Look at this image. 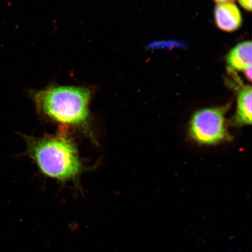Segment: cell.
<instances>
[{"instance_id":"obj_2","label":"cell","mask_w":252,"mask_h":252,"mask_svg":"<svg viewBox=\"0 0 252 252\" xmlns=\"http://www.w3.org/2000/svg\"><path fill=\"white\" fill-rule=\"evenodd\" d=\"M27 144L25 155L46 177L62 183H76L86 167L67 129L54 134L33 137L21 134Z\"/></svg>"},{"instance_id":"obj_3","label":"cell","mask_w":252,"mask_h":252,"mask_svg":"<svg viewBox=\"0 0 252 252\" xmlns=\"http://www.w3.org/2000/svg\"><path fill=\"white\" fill-rule=\"evenodd\" d=\"M229 105L199 110L192 116L189 133L198 144L214 145L232 139L229 133L226 112Z\"/></svg>"},{"instance_id":"obj_8","label":"cell","mask_w":252,"mask_h":252,"mask_svg":"<svg viewBox=\"0 0 252 252\" xmlns=\"http://www.w3.org/2000/svg\"><path fill=\"white\" fill-rule=\"evenodd\" d=\"M244 71L246 77H247L248 80L251 81L252 80V67L246 69Z\"/></svg>"},{"instance_id":"obj_1","label":"cell","mask_w":252,"mask_h":252,"mask_svg":"<svg viewBox=\"0 0 252 252\" xmlns=\"http://www.w3.org/2000/svg\"><path fill=\"white\" fill-rule=\"evenodd\" d=\"M94 90L89 87L53 85L31 93L37 113L61 128L83 132L94 142L90 105Z\"/></svg>"},{"instance_id":"obj_9","label":"cell","mask_w":252,"mask_h":252,"mask_svg":"<svg viewBox=\"0 0 252 252\" xmlns=\"http://www.w3.org/2000/svg\"><path fill=\"white\" fill-rule=\"evenodd\" d=\"M216 2L220 4H225V3H232L235 0H214Z\"/></svg>"},{"instance_id":"obj_6","label":"cell","mask_w":252,"mask_h":252,"mask_svg":"<svg viewBox=\"0 0 252 252\" xmlns=\"http://www.w3.org/2000/svg\"><path fill=\"white\" fill-rule=\"evenodd\" d=\"M226 62L236 70H245L252 67V43L242 42L232 49L226 56Z\"/></svg>"},{"instance_id":"obj_4","label":"cell","mask_w":252,"mask_h":252,"mask_svg":"<svg viewBox=\"0 0 252 252\" xmlns=\"http://www.w3.org/2000/svg\"><path fill=\"white\" fill-rule=\"evenodd\" d=\"M214 15L217 26L228 32L237 30L242 24L241 12L233 3L219 4L216 7Z\"/></svg>"},{"instance_id":"obj_7","label":"cell","mask_w":252,"mask_h":252,"mask_svg":"<svg viewBox=\"0 0 252 252\" xmlns=\"http://www.w3.org/2000/svg\"><path fill=\"white\" fill-rule=\"evenodd\" d=\"M239 4L248 11H251L252 0H238Z\"/></svg>"},{"instance_id":"obj_5","label":"cell","mask_w":252,"mask_h":252,"mask_svg":"<svg viewBox=\"0 0 252 252\" xmlns=\"http://www.w3.org/2000/svg\"><path fill=\"white\" fill-rule=\"evenodd\" d=\"M252 87L245 86L239 90L237 106L231 124L234 127L251 125L252 124Z\"/></svg>"}]
</instances>
